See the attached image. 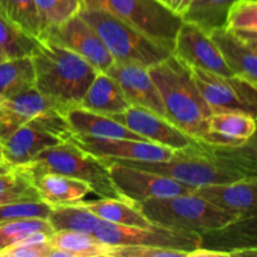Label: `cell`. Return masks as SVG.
Wrapping results in <instances>:
<instances>
[{
    "label": "cell",
    "mask_w": 257,
    "mask_h": 257,
    "mask_svg": "<svg viewBox=\"0 0 257 257\" xmlns=\"http://www.w3.org/2000/svg\"><path fill=\"white\" fill-rule=\"evenodd\" d=\"M0 162L7 163V162H5V160H4V155H3V146H2V143H0Z\"/></svg>",
    "instance_id": "42"
},
{
    "label": "cell",
    "mask_w": 257,
    "mask_h": 257,
    "mask_svg": "<svg viewBox=\"0 0 257 257\" xmlns=\"http://www.w3.org/2000/svg\"><path fill=\"white\" fill-rule=\"evenodd\" d=\"M79 15L97 32L114 62L151 68L172 54L108 10L82 8Z\"/></svg>",
    "instance_id": "5"
},
{
    "label": "cell",
    "mask_w": 257,
    "mask_h": 257,
    "mask_svg": "<svg viewBox=\"0 0 257 257\" xmlns=\"http://www.w3.org/2000/svg\"><path fill=\"white\" fill-rule=\"evenodd\" d=\"M225 28L257 47V0H236L228 10Z\"/></svg>",
    "instance_id": "29"
},
{
    "label": "cell",
    "mask_w": 257,
    "mask_h": 257,
    "mask_svg": "<svg viewBox=\"0 0 257 257\" xmlns=\"http://www.w3.org/2000/svg\"><path fill=\"white\" fill-rule=\"evenodd\" d=\"M83 205L95 216L107 222L131 227H148L153 225L136 206L123 198H99L95 201H83Z\"/></svg>",
    "instance_id": "23"
},
{
    "label": "cell",
    "mask_w": 257,
    "mask_h": 257,
    "mask_svg": "<svg viewBox=\"0 0 257 257\" xmlns=\"http://www.w3.org/2000/svg\"><path fill=\"white\" fill-rule=\"evenodd\" d=\"M256 177H246L228 183L196 187L193 193L212 205L240 216L242 220L256 217Z\"/></svg>",
    "instance_id": "16"
},
{
    "label": "cell",
    "mask_w": 257,
    "mask_h": 257,
    "mask_svg": "<svg viewBox=\"0 0 257 257\" xmlns=\"http://www.w3.org/2000/svg\"><path fill=\"white\" fill-rule=\"evenodd\" d=\"M193 80L212 113L243 112L256 117L257 85L247 80L190 67Z\"/></svg>",
    "instance_id": "9"
},
{
    "label": "cell",
    "mask_w": 257,
    "mask_h": 257,
    "mask_svg": "<svg viewBox=\"0 0 257 257\" xmlns=\"http://www.w3.org/2000/svg\"><path fill=\"white\" fill-rule=\"evenodd\" d=\"M34 3L42 25V34L48 28L77 15L83 7L82 0H34Z\"/></svg>",
    "instance_id": "33"
},
{
    "label": "cell",
    "mask_w": 257,
    "mask_h": 257,
    "mask_svg": "<svg viewBox=\"0 0 257 257\" xmlns=\"http://www.w3.org/2000/svg\"><path fill=\"white\" fill-rule=\"evenodd\" d=\"M38 44V38L18 27L0 10V48L8 59L30 57Z\"/></svg>",
    "instance_id": "28"
},
{
    "label": "cell",
    "mask_w": 257,
    "mask_h": 257,
    "mask_svg": "<svg viewBox=\"0 0 257 257\" xmlns=\"http://www.w3.org/2000/svg\"><path fill=\"white\" fill-rule=\"evenodd\" d=\"M38 232L53 233L44 217H19L0 222V251Z\"/></svg>",
    "instance_id": "30"
},
{
    "label": "cell",
    "mask_w": 257,
    "mask_h": 257,
    "mask_svg": "<svg viewBox=\"0 0 257 257\" xmlns=\"http://www.w3.org/2000/svg\"><path fill=\"white\" fill-rule=\"evenodd\" d=\"M69 142L100 160L167 161L173 150L147 141L127 138H97L72 133Z\"/></svg>",
    "instance_id": "13"
},
{
    "label": "cell",
    "mask_w": 257,
    "mask_h": 257,
    "mask_svg": "<svg viewBox=\"0 0 257 257\" xmlns=\"http://www.w3.org/2000/svg\"><path fill=\"white\" fill-rule=\"evenodd\" d=\"M172 54L188 67L200 68L225 77L235 75L223 62L220 50L210 35L192 23L182 22L176 35Z\"/></svg>",
    "instance_id": "14"
},
{
    "label": "cell",
    "mask_w": 257,
    "mask_h": 257,
    "mask_svg": "<svg viewBox=\"0 0 257 257\" xmlns=\"http://www.w3.org/2000/svg\"><path fill=\"white\" fill-rule=\"evenodd\" d=\"M0 10L18 27L40 39L42 25L34 0H0Z\"/></svg>",
    "instance_id": "31"
},
{
    "label": "cell",
    "mask_w": 257,
    "mask_h": 257,
    "mask_svg": "<svg viewBox=\"0 0 257 257\" xmlns=\"http://www.w3.org/2000/svg\"><path fill=\"white\" fill-rule=\"evenodd\" d=\"M50 245L65 251L68 257H112L114 246L103 242L94 233L58 231L50 235Z\"/></svg>",
    "instance_id": "24"
},
{
    "label": "cell",
    "mask_w": 257,
    "mask_h": 257,
    "mask_svg": "<svg viewBox=\"0 0 257 257\" xmlns=\"http://www.w3.org/2000/svg\"><path fill=\"white\" fill-rule=\"evenodd\" d=\"M165 108V117L191 137L201 140L207 133V120L212 114L203 100L190 67L171 54L148 68Z\"/></svg>",
    "instance_id": "1"
},
{
    "label": "cell",
    "mask_w": 257,
    "mask_h": 257,
    "mask_svg": "<svg viewBox=\"0 0 257 257\" xmlns=\"http://www.w3.org/2000/svg\"><path fill=\"white\" fill-rule=\"evenodd\" d=\"M112 257H187V252L150 246H114Z\"/></svg>",
    "instance_id": "36"
},
{
    "label": "cell",
    "mask_w": 257,
    "mask_h": 257,
    "mask_svg": "<svg viewBox=\"0 0 257 257\" xmlns=\"http://www.w3.org/2000/svg\"><path fill=\"white\" fill-rule=\"evenodd\" d=\"M53 231H77L93 233L100 218L88 210L82 201L75 203H64L50 207L47 216Z\"/></svg>",
    "instance_id": "25"
},
{
    "label": "cell",
    "mask_w": 257,
    "mask_h": 257,
    "mask_svg": "<svg viewBox=\"0 0 257 257\" xmlns=\"http://www.w3.org/2000/svg\"><path fill=\"white\" fill-rule=\"evenodd\" d=\"M83 7L88 9H107L109 0H82Z\"/></svg>",
    "instance_id": "39"
},
{
    "label": "cell",
    "mask_w": 257,
    "mask_h": 257,
    "mask_svg": "<svg viewBox=\"0 0 257 257\" xmlns=\"http://www.w3.org/2000/svg\"><path fill=\"white\" fill-rule=\"evenodd\" d=\"M59 110L65 113L63 105L40 94L35 88L0 102V143L4 142L18 128L27 124L43 113Z\"/></svg>",
    "instance_id": "17"
},
{
    "label": "cell",
    "mask_w": 257,
    "mask_h": 257,
    "mask_svg": "<svg viewBox=\"0 0 257 257\" xmlns=\"http://www.w3.org/2000/svg\"><path fill=\"white\" fill-rule=\"evenodd\" d=\"M39 40H47L75 53L98 72H107L114 62L97 32L79 13L60 24L48 28Z\"/></svg>",
    "instance_id": "11"
},
{
    "label": "cell",
    "mask_w": 257,
    "mask_h": 257,
    "mask_svg": "<svg viewBox=\"0 0 257 257\" xmlns=\"http://www.w3.org/2000/svg\"><path fill=\"white\" fill-rule=\"evenodd\" d=\"M235 2L236 0H191L182 20L197 25L208 34L212 30L225 28L227 13Z\"/></svg>",
    "instance_id": "27"
},
{
    "label": "cell",
    "mask_w": 257,
    "mask_h": 257,
    "mask_svg": "<svg viewBox=\"0 0 257 257\" xmlns=\"http://www.w3.org/2000/svg\"><path fill=\"white\" fill-rule=\"evenodd\" d=\"M136 206L152 223L200 235L221 231L242 220L238 215L222 210L193 192L146 200Z\"/></svg>",
    "instance_id": "3"
},
{
    "label": "cell",
    "mask_w": 257,
    "mask_h": 257,
    "mask_svg": "<svg viewBox=\"0 0 257 257\" xmlns=\"http://www.w3.org/2000/svg\"><path fill=\"white\" fill-rule=\"evenodd\" d=\"M14 168L27 173H59L84 181L100 198H120L110 180L107 163L69 141L45 148L30 162Z\"/></svg>",
    "instance_id": "4"
},
{
    "label": "cell",
    "mask_w": 257,
    "mask_h": 257,
    "mask_svg": "<svg viewBox=\"0 0 257 257\" xmlns=\"http://www.w3.org/2000/svg\"><path fill=\"white\" fill-rule=\"evenodd\" d=\"M103 161L107 163L110 180L118 195L130 202L137 203L152 198L171 197L191 193L195 190L161 173L122 165L114 161Z\"/></svg>",
    "instance_id": "10"
},
{
    "label": "cell",
    "mask_w": 257,
    "mask_h": 257,
    "mask_svg": "<svg viewBox=\"0 0 257 257\" xmlns=\"http://www.w3.org/2000/svg\"><path fill=\"white\" fill-rule=\"evenodd\" d=\"M39 201L27 175L18 170L0 175V205Z\"/></svg>",
    "instance_id": "32"
},
{
    "label": "cell",
    "mask_w": 257,
    "mask_h": 257,
    "mask_svg": "<svg viewBox=\"0 0 257 257\" xmlns=\"http://www.w3.org/2000/svg\"><path fill=\"white\" fill-rule=\"evenodd\" d=\"M7 59H8L7 55L4 54V52H3L2 48H0V63H3V62H4V60H7Z\"/></svg>",
    "instance_id": "41"
},
{
    "label": "cell",
    "mask_w": 257,
    "mask_h": 257,
    "mask_svg": "<svg viewBox=\"0 0 257 257\" xmlns=\"http://www.w3.org/2000/svg\"><path fill=\"white\" fill-rule=\"evenodd\" d=\"M72 133L65 113H43L18 128L2 143L5 162L13 168L25 165L45 148L67 142Z\"/></svg>",
    "instance_id": "6"
},
{
    "label": "cell",
    "mask_w": 257,
    "mask_h": 257,
    "mask_svg": "<svg viewBox=\"0 0 257 257\" xmlns=\"http://www.w3.org/2000/svg\"><path fill=\"white\" fill-rule=\"evenodd\" d=\"M35 73V89L69 109L77 107L98 70L65 48L39 40L30 55Z\"/></svg>",
    "instance_id": "2"
},
{
    "label": "cell",
    "mask_w": 257,
    "mask_h": 257,
    "mask_svg": "<svg viewBox=\"0 0 257 257\" xmlns=\"http://www.w3.org/2000/svg\"><path fill=\"white\" fill-rule=\"evenodd\" d=\"M50 235L52 233L47 232L34 233L0 251V257H49L53 248L49 241Z\"/></svg>",
    "instance_id": "34"
},
{
    "label": "cell",
    "mask_w": 257,
    "mask_h": 257,
    "mask_svg": "<svg viewBox=\"0 0 257 257\" xmlns=\"http://www.w3.org/2000/svg\"><path fill=\"white\" fill-rule=\"evenodd\" d=\"M50 206L42 201L15 202L0 205V222L19 217H44L47 218Z\"/></svg>",
    "instance_id": "35"
},
{
    "label": "cell",
    "mask_w": 257,
    "mask_h": 257,
    "mask_svg": "<svg viewBox=\"0 0 257 257\" xmlns=\"http://www.w3.org/2000/svg\"><path fill=\"white\" fill-rule=\"evenodd\" d=\"M256 117L243 112L212 113L208 117V131L200 141L218 146H235L255 136Z\"/></svg>",
    "instance_id": "20"
},
{
    "label": "cell",
    "mask_w": 257,
    "mask_h": 257,
    "mask_svg": "<svg viewBox=\"0 0 257 257\" xmlns=\"http://www.w3.org/2000/svg\"><path fill=\"white\" fill-rule=\"evenodd\" d=\"M77 107L104 115L117 114L131 107L122 88L105 72H98Z\"/></svg>",
    "instance_id": "22"
},
{
    "label": "cell",
    "mask_w": 257,
    "mask_h": 257,
    "mask_svg": "<svg viewBox=\"0 0 257 257\" xmlns=\"http://www.w3.org/2000/svg\"><path fill=\"white\" fill-rule=\"evenodd\" d=\"M109 117L142 137L143 141L156 143L173 151L188 147L196 141V138L176 127L166 117L142 107L131 105L123 112Z\"/></svg>",
    "instance_id": "12"
},
{
    "label": "cell",
    "mask_w": 257,
    "mask_h": 257,
    "mask_svg": "<svg viewBox=\"0 0 257 257\" xmlns=\"http://www.w3.org/2000/svg\"><path fill=\"white\" fill-rule=\"evenodd\" d=\"M2 100H3V98H2V97H0V102H2Z\"/></svg>",
    "instance_id": "43"
},
{
    "label": "cell",
    "mask_w": 257,
    "mask_h": 257,
    "mask_svg": "<svg viewBox=\"0 0 257 257\" xmlns=\"http://www.w3.org/2000/svg\"><path fill=\"white\" fill-rule=\"evenodd\" d=\"M163 7L167 8L176 15L182 18L183 14L187 12L188 7H190L191 0H158Z\"/></svg>",
    "instance_id": "37"
},
{
    "label": "cell",
    "mask_w": 257,
    "mask_h": 257,
    "mask_svg": "<svg viewBox=\"0 0 257 257\" xmlns=\"http://www.w3.org/2000/svg\"><path fill=\"white\" fill-rule=\"evenodd\" d=\"M221 256H228V251H222V250H215V248H207L200 246L196 250L188 252L187 257H221Z\"/></svg>",
    "instance_id": "38"
},
{
    "label": "cell",
    "mask_w": 257,
    "mask_h": 257,
    "mask_svg": "<svg viewBox=\"0 0 257 257\" xmlns=\"http://www.w3.org/2000/svg\"><path fill=\"white\" fill-rule=\"evenodd\" d=\"M94 236L112 246H150L191 252L203 243L202 235L166 226L153 225L148 227H131L115 225L100 220L94 230Z\"/></svg>",
    "instance_id": "8"
},
{
    "label": "cell",
    "mask_w": 257,
    "mask_h": 257,
    "mask_svg": "<svg viewBox=\"0 0 257 257\" xmlns=\"http://www.w3.org/2000/svg\"><path fill=\"white\" fill-rule=\"evenodd\" d=\"M23 173L30 180L39 201L47 203L50 207L64 203L79 202L88 193L92 192L89 185L84 181L59 173Z\"/></svg>",
    "instance_id": "19"
},
{
    "label": "cell",
    "mask_w": 257,
    "mask_h": 257,
    "mask_svg": "<svg viewBox=\"0 0 257 257\" xmlns=\"http://www.w3.org/2000/svg\"><path fill=\"white\" fill-rule=\"evenodd\" d=\"M33 88H35V73L32 58H15L0 63V97L3 100Z\"/></svg>",
    "instance_id": "26"
},
{
    "label": "cell",
    "mask_w": 257,
    "mask_h": 257,
    "mask_svg": "<svg viewBox=\"0 0 257 257\" xmlns=\"http://www.w3.org/2000/svg\"><path fill=\"white\" fill-rule=\"evenodd\" d=\"M231 72L257 85V47L241 39L226 28L208 33Z\"/></svg>",
    "instance_id": "18"
},
{
    "label": "cell",
    "mask_w": 257,
    "mask_h": 257,
    "mask_svg": "<svg viewBox=\"0 0 257 257\" xmlns=\"http://www.w3.org/2000/svg\"><path fill=\"white\" fill-rule=\"evenodd\" d=\"M65 119L73 133L97 138H127L143 141L109 115L90 112L80 107H72L65 112Z\"/></svg>",
    "instance_id": "21"
},
{
    "label": "cell",
    "mask_w": 257,
    "mask_h": 257,
    "mask_svg": "<svg viewBox=\"0 0 257 257\" xmlns=\"http://www.w3.org/2000/svg\"><path fill=\"white\" fill-rule=\"evenodd\" d=\"M104 10L171 52L183 22L158 0H109Z\"/></svg>",
    "instance_id": "7"
},
{
    "label": "cell",
    "mask_w": 257,
    "mask_h": 257,
    "mask_svg": "<svg viewBox=\"0 0 257 257\" xmlns=\"http://www.w3.org/2000/svg\"><path fill=\"white\" fill-rule=\"evenodd\" d=\"M107 74L114 78L131 105L150 109L165 117V108L148 68L133 63L113 62Z\"/></svg>",
    "instance_id": "15"
},
{
    "label": "cell",
    "mask_w": 257,
    "mask_h": 257,
    "mask_svg": "<svg viewBox=\"0 0 257 257\" xmlns=\"http://www.w3.org/2000/svg\"><path fill=\"white\" fill-rule=\"evenodd\" d=\"M13 170H14V168H13L12 166L8 165V163L0 162V175H3V173H9V172H12Z\"/></svg>",
    "instance_id": "40"
}]
</instances>
